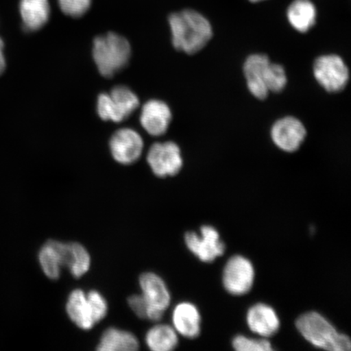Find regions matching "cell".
Here are the masks:
<instances>
[{
  "label": "cell",
  "mask_w": 351,
  "mask_h": 351,
  "mask_svg": "<svg viewBox=\"0 0 351 351\" xmlns=\"http://www.w3.org/2000/svg\"><path fill=\"white\" fill-rule=\"evenodd\" d=\"M173 45L176 49L194 55L203 50L213 38L209 21L195 10L173 13L169 19Z\"/></svg>",
  "instance_id": "6da1fadb"
},
{
  "label": "cell",
  "mask_w": 351,
  "mask_h": 351,
  "mask_svg": "<svg viewBox=\"0 0 351 351\" xmlns=\"http://www.w3.org/2000/svg\"><path fill=\"white\" fill-rule=\"evenodd\" d=\"M296 327L302 336L315 348L330 351H349L350 337L339 333L322 315L310 311L300 315Z\"/></svg>",
  "instance_id": "7a4b0ae2"
},
{
  "label": "cell",
  "mask_w": 351,
  "mask_h": 351,
  "mask_svg": "<svg viewBox=\"0 0 351 351\" xmlns=\"http://www.w3.org/2000/svg\"><path fill=\"white\" fill-rule=\"evenodd\" d=\"M130 44L124 37L110 32L95 38L93 58L101 75L112 77L128 64Z\"/></svg>",
  "instance_id": "3957f363"
},
{
  "label": "cell",
  "mask_w": 351,
  "mask_h": 351,
  "mask_svg": "<svg viewBox=\"0 0 351 351\" xmlns=\"http://www.w3.org/2000/svg\"><path fill=\"white\" fill-rule=\"evenodd\" d=\"M139 106V99L130 88L114 87L110 94H101L98 98L97 111L104 121L121 122L128 118Z\"/></svg>",
  "instance_id": "277c9868"
},
{
  "label": "cell",
  "mask_w": 351,
  "mask_h": 351,
  "mask_svg": "<svg viewBox=\"0 0 351 351\" xmlns=\"http://www.w3.org/2000/svg\"><path fill=\"white\" fill-rule=\"evenodd\" d=\"M313 73L319 84L329 93L343 90L350 78L344 60L333 54L318 57L313 64Z\"/></svg>",
  "instance_id": "5b68a950"
},
{
  "label": "cell",
  "mask_w": 351,
  "mask_h": 351,
  "mask_svg": "<svg viewBox=\"0 0 351 351\" xmlns=\"http://www.w3.org/2000/svg\"><path fill=\"white\" fill-rule=\"evenodd\" d=\"M139 285L147 305V319L159 322L170 305L171 296L165 280L154 273H144Z\"/></svg>",
  "instance_id": "8992f818"
},
{
  "label": "cell",
  "mask_w": 351,
  "mask_h": 351,
  "mask_svg": "<svg viewBox=\"0 0 351 351\" xmlns=\"http://www.w3.org/2000/svg\"><path fill=\"white\" fill-rule=\"evenodd\" d=\"M147 160L153 173L159 178L173 177L181 171L183 166L181 149L173 142L152 145Z\"/></svg>",
  "instance_id": "52a82bcc"
},
{
  "label": "cell",
  "mask_w": 351,
  "mask_h": 351,
  "mask_svg": "<svg viewBox=\"0 0 351 351\" xmlns=\"http://www.w3.org/2000/svg\"><path fill=\"white\" fill-rule=\"evenodd\" d=\"M254 280V269L248 258L235 256L227 262L223 271V284L234 295H243L251 291Z\"/></svg>",
  "instance_id": "ba28073f"
},
{
  "label": "cell",
  "mask_w": 351,
  "mask_h": 351,
  "mask_svg": "<svg viewBox=\"0 0 351 351\" xmlns=\"http://www.w3.org/2000/svg\"><path fill=\"white\" fill-rule=\"evenodd\" d=\"M201 236L195 232H188L185 235L186 247L201 261L212 263L222 256L226 245L219 239L218 231L214 227L204 226L200 229Z\"/></svg>",
  "instance_id": "9c48e42d"
},
{
  "label": "cell",
  "mask_w": 351,
  "mask_h": 351,
  "mask_svg": "<svg viewBox=\"0 0 351 351\" xmlns=\"http://www.w3.org/2000/svg\"><path fill=\"white\" fill-rule=\"evenodd\" d=\"M143 140L138 132L121 129L110 140V149L114 160L121 165L135 163L142 156Z\"/></svg>",
  "instance_id": "30bf717a"
},
{
  "label": "cell",
  "mask_w": 351,
  "mask_h": 351,
  "mask_svg": "<svg viewBox=\"0 0 351 351\" xmlns=\"http://www.w3.org/2000/svg\"><path fill=\"white\" fill-rule=\"evenodd\" d=\"M306 136L304 124L293 117H285L276 121L271 130V137L276 146L289 153L300 148Z\"/></svg>",
  "instance_id": "8fae6325"
},
{
  "label": "cell",
  "mask_w": 351,
  "mask_h": 351,
  "mask_svg": "<svg viewBox=\"0 0 351 351\" xmlns=\"http://www.w3.org/2000/svg\"><path fill=\"white\" fill-rule=\"evenodd\" d=\"M172 112L168 104L160 100H150L144 104L140 122L143 128L154 137H159L168 130Z\"/></svg>",
  "instance_id": "7c38bea8"
},
{
  "label": "cell",
  "mask_w": 351,
  "mask_h": 351,
  "mask_svg": "<svg viewBox=\"0 0 351 351\" xmlns=\"http://www.w3.org/2000/svg\"><path fill=\"white\" fill-rule=\"evenodd\" d=\"M270 63L269 57L263 54L249 56L245 61L243 72L248 90L258 99H265L269 95V91L265 83V73Z\"/></svg>",
  "instance_id": "4fadbf2b"
},
{
  "label": "cell",
  "mask_w": 351,
  "mask_h": 351,
  "mask_svg": "<svg viewBox=\"0 0 351 351\" xmlns=\"http://www.w3.org/2000/svg\"><path fill=\"white\" fill-rule=\"evenodd\" d=\"M68 243L49 240L44 244L38 253V261L42 270L48 278L57 280L61 269L65 267L68 254Z\"/></svg>",
  "instance_id": "5bb4252c"
},
{
  "label": "cell",
  "mask_w": 351,
  "mask_h": 351,
  "mask_svg": "<svg viewBox=\"0 0 351 351\" xmlns=\"http://www.w3.org/2000/svg\"><path fill=\"white\" fill-rule=\"evenodd\" d=\"M251 330L263 337H271L280 328V319L273 307L263 304L254 305L249 309L247 317Z\"/></svg>",
  "instance_id": "9a60e30c"
},
{
  "label": "cell",
  "mask_w": 351,
  "mask_h": 351,
  "mask_svg": "<svg viewBox=\"0 0 351 351\" xmlns=\"http://www.w3.org/2000/svg\"><path fill=\"white\" fill-rule=\"evenodd\" d=\"M172 318L173 328L179 335L191 339L199 335L201 317L195 305L181 302L175 306Z\"/></svg>",
  "instance_id": "2e32d148"
},
{
  "label": "cell",
  "mask_w": 351,
  "mask_h": 351,
  "mask_svg": "<svg viewBox=\"0 0 351 351\" xmlns=\"http://www.w3.org/2000/svg\"><path fill=\"white\" fill-rule=\"evenodd\" d=\"M66 311L70 319L83 330H90L95 326L86 293L80 289L69 293Z\"/></svg>",
  "instance_id": "e0dca14e"
},
{
  "label": "cell",
  "mask_w": 351,
  "mask_h": 351,
  "mask_svg": "<svg viewBox=\"0 0 351 351\" xmlns=\"http://www.w3.org/2000/svg\"><path fill=\"white\" fill-rule=\"evenodd\" d=\"M20 12L25 29L37 32L49 20V2L48 0H21Z\"/></svg>",
  "instance_id": "ac0fdd59"
},
{
  "label": "cell",
  "mask_w": 351,
  "mask_h": 351,
  "mask_svg": "<svg viewBox=\"0 0 351 351\" xmlns=\"http://www.w3.org/2000/svg\"><path fill=\"white\" fill-rule=\"evenodd\" d=\"M139 341L134 333L117 328H109L100 337L99 351H134L139 348Z\"/></svg>",
  "instance_id": "d6986e66"
},
{
  "label": "cell",
  "mask_w": 351,
  "mask_h": 351,
  "mask_svg": "<svg viewBox=\"0 0 351 351\" xmlns=\"http://www.w3.org/2000/svg\"><path fill=\"white\" fill-rule=\"evenodd\" d=\"M287 17L297 32L306 33L317 21V10L310 0H295L288 8Z\"/></svg>",
  "instance_id": "ffe728a7"
},
{
  "label": "cell",
  "mask_w": 351,
  "mask_h": 351,
  "mask_svg": "<svg viewBox=\"0 0 351 351\" xmlns=\"http://www.w3.org/2000/svg\"><path fill=\"white\" fill-rule=\"evenodd\" d=\"M145 341L153 351H170L178 345V332L168 324H156L146 333Z\"/></svg>",
  "instance_id": "44dd1931"
},
{
  "label": "cell",
  "mask_w": 351,
  "mask_h": 351,
  "mask_svg": "<svg viewBox=\"0 0 351 351\" xmlns=\"http://www.w3.org/2000/svg\"><path fill=\"white\" fill-rule=\"evenodd\" d=\"M69 250L65 267L74 278H80L90 270L91 258L84 245L78 243H68Z\"/></svg>",
  "instance_id": "7402d4cb"
},
{
  "label": "cell",
  "mask_w": 351,
  "mask_h": 351,
  "mask_svg": "<svg viewBox=\"0 0 351 351\" xmlns=\"http://www.w3.org/2000/svg\"><path fill=\"white\" fill-rule=\"evenodd\" d=\"M265 83L269 92H282L287 84V73L283 66L270 63L266 70Z\"/></svg>",
  "instance_id": "603a6c76"
},
{
  "label": "cell",
  "mask_w": 351,
  "mask_h": 351,
  "mask_svg": "<svg viewBox=\"0 0 351 351\" xmlns=\"http://www.w3.org/2000/svg\"><path fill=\"white\" fill-rule=\"evenodd\" d=\"M232 346L239 351H271L273 350L269 341L267 339H250L239 335L232 340Z\"/></svg>",
  "instance_id": "cb8c5ba5"
},
{
  "label": "cell",
  "mask_w": 351,
  "mask_h": 351,
  "mask_svg": "<svg viewBox=\"0 0 351 351\" xmlns=\"http://www.w3.org/2000/svg\"><path fill=\"white\" fill-rule=\"evenodd\" d=\"M87 300L89 302L92 315L95 324L103 320L106 317L108 311L107 300L98 291H90L86 293Z\"/></svg>",
  "instance_id": "d4e9b609"
},
{
  "label": "cell",
  "mask_w": 351,
  "mask_h": 351,
  "mask_svg": "<svg viewBox=\"0 0 351 351\" xmlns=\"http://www.w3.org/2000/svg\"><path fill=\"white\" fill-rule=\"evenodd\" d=\"M60 10L65 15L79 17L89 10L91 0H58Z\"/></svg>",
  "instance_id": "484cf974"
},
{
  "label": "cell",
  "mask_w": 351,
  "mask_h": 351,
  "mask_svg": "<svg viewBox=\"0 0 351 351\" xmlns=\"http://www.w3.org/2000/svg\"><path fill=\"white\" fill-rule=\"evenodd\" d=\"M128 304L137 317L147 319V305L142 295H131L128 298Z\"/></svg>",
  "instance_id": "4316f807"
},
{
  "label": "cell",
  "mask_w": 351,
  "mask_h": 351,
  "mask_svg": "<svg viewBox=\"0 0 351 351\" xmlns=\"http://www.w3.org/2000/svg\"><path fill=\"white\" fill-rule=\"evenodd\" d=\"M4 43L2 38H0V75H2L6 69L5 56L3 54Z\"/></svg>",
  "instance_id": "83f0119b"
},
{
  "label": "cell",
  "mask_w": 351,
  "mask_h": 351,
  "mask_svg": "<svg viewBox=\"0 0 351 351\" xmlns=\"http://www.w3.org/2000/svg\"><path fill=\"white\" fill-rule=\"evenodd\" d=\"M250 1H251L252 3H256V2L263 1V0H250Z\"/></svg>",
  "instance_id": "f1b7e54d"
}]
</instances>
